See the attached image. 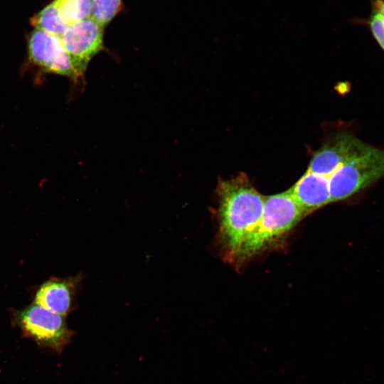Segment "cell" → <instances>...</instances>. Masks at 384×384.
Instances as JSON below:
<instances>
[{
  "mask_svg": "<svg viewBox=\"0 0 384 384\" xmlns=\"http://www.w3.org/2000/svg\"><path fill=\"white\" fill-rule=\"evenodd\" d=\"M218 196V240L223 257L238 267L241 254L262 218L265 196L244 173L220 180Z\"/></svg>",
  "mask_w": 384,
  "mask_h": 384,
  "instance_id": "1",
  "label": "cell"
},
{
  "mask_svg": "<svg viewBox=\"0 0 384 384\" xmlns=\"http://www.w3.org/2000/svg\"><path fill=\"white\" fill-rule=\"evenodd\" d=\"M81 276L50 279L37 292L35 303L58 314L65 316L73 309Z\"/></svg>",
  "mask_w": 384,
  "mask_h": 384,
  "instance_id": "8",
  "label": "cell"
},
{
  "mask_svg": "<svg viewBox=\"0 0 384 384\" xmlns=\"http://www.w3.org/2000/svg\"><path fill=\"white\" fill-rule=\"evenodd\" d=\"M18 321L23 332L36 342L55 351L62 350L73 335L63 315L36 303L18 314Z\"/></svg>",
  "mask_w": 384,
  "mask_h": 384,
  "instance_id": "4",
  "label": "cell"
},
{
  "mask_svg": "<svg viewBox=\"0 0 384 384\" xmlns=\"http://www.w3.org/2000/svg\"><path fill=\"white\" fill-rule=\"evenodd\" d=\"M28 48L30 60L46 71L78 77L60 37L35 28L29 35Z\"/></svg>",
  "mask_w": 384,
  "mask_h": 384,
  "instance_id": "6",
  "label": "cell"
},
{
  "mask_svg": "<svg viewBox=\"0 0 384 384\" xmlns=\"http://www.w3.org/2000/svg\"><path fill=\"white\" fill-rule=\"evenodd\" d=\"M372 4H373V8H374L378 11V13L379 14L384 23V1L383 0H374Z\"/></svg>",
  "mask_w": 384,
  "mask_h": 384,
  "instance_id": "14",
  "label": "cell"
},
{
  "mask_svg": "<svg viewBox=\"0 0 384 384\" xmlns=\"http://www.w3.org/2000/svg\"><path fill=\"white\" fill-rule=\"evenodd\" d=\"M367 24L376 41L384 50V23L378 11L373 8Z\"/></svg>",
  "mask_w": 384,
  "mask_h": 384,
  "instance_id": "13",
  "label": "cell"
},
{
  "mask_svg": "<svg viewBox=\"0 0 384 384\" xmlns=\"http://www.w3.org/2000/svg\"><path fill=\"white\" fill-rule=\"evenodd\" d=\"M366 146V144L351 134H338L314 154L307 171L329 178L340 165Z\"/></svg>",
  "mask_w": 384,
  "mask_h": 384,
  "instance_id": "7",
  "label": "cell"
},
{
  "mask_svg": "<svg viewBox=\"0 0 384 384\" xmlns=\"http://www.w3.org/2000/svg\"><path fill=\"white\" fill-rule=\"evenodd\" d=\"M104 27L92 17L70 24L60 36L77 75L85 70L90 60L103 46Z\"/></svg>",
  "mask_w": 384,
  "mask_h": 384,
  "instance_id": "5",
  "label": "cell"
},
{
  "mask_svg": "<svg viewBox=\"0 0 384 384\" xmlns=\"http://www.w3.org/2000/svg\"><path fill=\"white\" fill-rule=\"evenodd\" d=\"M122 0H92L91 17L105 27L120 10Z\"/></svg>",
  "mask_w": 384,
  "mask_h": 384,
  "instance_id": "12",
  "label": "cell"
},
{
  "mask_svg": "<svg viewBox=\"0 0 384 384\" xmlns=\"http://www.w3.org/2000/svg\"><path fill=\"white\" fill-rule=\"evenodd\" d=\"M62 20L68 26L91 17L92 0H55Z\"/></svg>",
  "mask_w": 384,
  "mask_h": 384,
  "instance_id": "11",
  "label": "cell"
},
{
  "mask_svg": "<svg viewBox=\"0 0 384 384\" xmlns=\"http://www.w3.org/2000/svg\"><path fill=\"white\" fill-rule=\"evenodd\" d=\"M287 191L306 215L331 203L329 178L308 171Z\"/></svg>",
  "mask_w": 384,
  "mask_h": 384,
  "instance_id": "9",
  "label": "cell"
},
{
  "mask_svg": "<svg viewBox=\"0 0 384 384\" xmlns=\"http://www.w3.org/2000/svg\"><path fill=\"white\" fill-rule=\"evenodd\" d=\"M35 28L60 37L68 25L62 20L55 0L48 4L31 18Z\"/></svg>",
  "mask_w": 384,
  "mask_h": 384,
  "instance_id": "10",
  "label": "cell"
},
{
  "mask_svg": "<svg viewBox=\"0 0 384 384\" xmlns=\"http://www.w3.org/2000/svg\"><path fill=\"white\" fill-rule=\"evenodd\" d=\"M384 176V150L366 146L329 177L331 202L344 200Z\"/></svg>",
  "mask_w": 384,
  "mask_h": 384,
  "instance_id": "3",
  "label": "cell"
},
{
  "mask_svg": "<svg viewBox=\"0 0 384 384\" xmlns=\"http://www.w3.org/2000/svg\"><path fill=\"white\" fill-rule=\"evenodd\" d=\"M306 215L288 191L265 196L260 223L245 247L238 267L272 247Z\"/></svg>",
  "mask_w": 384,
  "mask_h": 384,
  "instance_id": "2",
  "label": "cell"
}]
</instances>
